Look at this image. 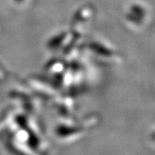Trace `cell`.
I'll return each instance as SVG.
<instances>
[{
    "mask_svg": "<svg viewBox=\"0 0 155 155\" xmlns=\"http://www.w3.org/2000/svg\"><path fill=\"white\" fill-rule=\"evenodd\" d=\"M152 139H153V140H155V132L152 134Z\"/></svg>",
    "mask_w": 155,
    "mask_h": 155,
    "instance_id": "1",
    "label": "cell"
}]
</instances>
